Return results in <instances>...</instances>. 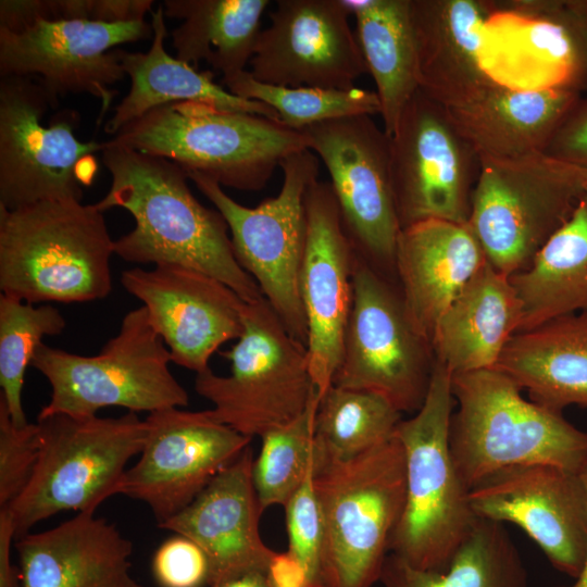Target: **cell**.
<instances>
[{"label": "cell", "instance_id": "cell-1", "mask_svg": "<svg viewBox=\"0 0 587 587\" xmlns=\"http://www.w3.org/2000/svg\"><path fill=\"white\" fill-rule=\"evenodd\" d=\"M102 162L112 182L96 203L102 211L122 208L134 228L114 240V253L132 263L174 264L223 282L243 301L263 297L234 253L228 226L217 210L191 192L178 164L105 141Z\"/></svg>", "mask_w": 587, "mask_h": 587}, {"label": "cell", "instance_id": "cell-2", "mask_svg": "<svg viewBox=\"0 0 587 587\" xmlns=\"http://www.w3.org/2000/svg\"><path fill=\"white\" fill-rule=\"evenodd\" d=\"M457 410L449 425V450L471 490L492 473L527 464H551L579 473L587 464V432L562 412L521 395L497 369L451 375Z\"/></svg>", "mask_w": 587, "mask_h": 587}, {"label": "cell", "instance_id": "cell-3", "mask_svg": "<svg viewBox=\"0 0 587 587\" xmlns=\"http://www.w3.org/2000/svg\"><path fill=\"white\" fill-rule=\"evenodd\" d=\"M114 240L103 212L76 200L0 208L1 294L32 304L103 299Z\"/></svg>", "mask_w": 587, "mask_h": 587}, {"label": "cell", "instance_id": "cell-4", "mask_svg": "<svg viewBox=\"0 0 587 587\" xmlns=\"http://www.w3.org/2000/svg\"><path fill=\"white\" fill-rule=\"evenodd\" d=\"M109 141L245 191L263 189L285 159L309 150L305 134L279 121L198 102L153 108Z\"/></svg>", "mask_w": 587, "mask_h": 587}, {"label": "cell", "instance_id": "cell-5", "mask_svg": "<svg viewBox=\"0 0 587 587\" xmlns=\"http://www.w3.org/2000/svg\"><path fill=\"white\" fill-rule=\"evenodd\" d=\"M454 408L451 373L434 360L423 405L394 433L404 452L405 502L389 553L421 570H446L478 520L449 450Z\"/></svg>", "mask_w": 587, "mask_h": 587}, {"label": "cell", "instance_id": "cell-6", "mask_svg": "<svg viewBox=\"0 0 587 587\" xmlns=\"http://www.w3.org/2000/svg\"><path fill=\"white\" fill-rule=\"evenodd\" d=\"M323 520V587H373L405 502V462L392 436L364 453L314 469Z\"/></svg>", "mask_w": 587, "mask_h": 587}, {"label": "cell", "instance_id": "cell-7", "mask_svg": "<svg viewBox=\"0 0 587 587\" xmlns=\"http://www.w3.org/2000/svg\"><path fill=\"white\" fill-rule=\"evenodd\" d=\"M39 454L29 482L8 508L15 539L63 511L95 512L114 495L132 458L140 454L146 423L135 412L118 417L37 419ZM4 508V507H3Z\"/></svg>", "mask_w": 587, "mask_h": 587}, {"label": "cell", "instance_id": "cell-8", "mask_svg": "<svg viewBox=\"0 0 587 587\" xmlns=\"http://www.w3.org/2000/svg\"><path fill=\"white\" fill-rule=\"evenodd\" d=\"M171 353L141 305L125 314L101 351L79 355L41 344L32 366L49 382L50 401L37 419L53 414L91 417L103 408L149 413L186 407L189 396L171 373Z\"/></svg>", "mask_w": 587, "mask_h": 587}, {"label": "cell", "instance_id": "cell-9", "mask_svg": "<svg viewBox=\"0 0 587 587\" xmlns=\"http://www.w3.org/2000/svg\"><path fill=\"white\" fill-rule=\"evenodd\" d=\"M467 224L503 275L526 270L587 193V170L537 153L480 158Z\"/></svg>", "mask_w": 587, "mask_h": 587}, {"label": "cell", "instance_id": "cell-10", "mask_svg": "<svg viewBox=\"0 0 587 587\" xmlns=\"http://www.w3.org/2000/svg\"><path fill=\"white\" fill-rule=\"evenodd\" d=\"M242 332L222 352L230 374L209 367L196 374L195 390L214 408L211 415L252 438L297 419L319 396L313 384L307 346L288 332L268 301L245 302Z\"/></svg>", "mask_w": 587, "mask_h": 587}, {"label": "cell", "instance_id": "cell-11", "mask_svg": "<svg viewBox=\"0 0 587 587\" xmlns=\"http://www.w3.org/2000/svg\"><path fill=\"white\" fill-rule=\"evenodd\" d=\"M39 78L2 76L0 80V208L15 210L41 201H82L83 187L97 172L93 154L105 141H80L79 116L63 110L45 125L49 108L57 109Z\"/></svg>", "mask_w": 587, "mask_h": 587}, {"label": "cell", "instance_id": "cell-12", "mask_svg": "<svg viewBox=\"0 0 587 587\" xmlns=\"http://www.w3.org/2000/svg\"><path fill=\"white\" fill-rule=\"evenodd\" d=\"M280 168L284 179L278 195L255 208L235 201L212 178L187 174L225 220L240 266L255 280L291 336L307 346L299 280L307 241L304 199L317 179L319 160L311 150H303L285 159Z\"/></svg>", "mask_w": 587, "mask_h": 587}, {"label": "cell", "instance_id": "cell-13", "mask_svg": "<svg viewBox=\"0 0 587 587\" xmlns=\"http://www.w3.org/2000/svg\"><path fill=\"white\" fill-rule=\"evenodd\" d=\"M370 265L354 253L352 305L332 384L374 392L399 412L415 413L428 391L434 357L408 321L401 296Z\"/></svg>", "mask_w": 587, "mask_h": 587}, {"label": "cell", "instance_id": "cell-14", "mask_svg": "<svg viewBox=\"0 0 587 587\" xmlns=\"http://www.w3.org/2000/svg\"><path fill=\"white\" fill-rule=\"evenodd\" d=\"M479 63L496 85L519 91L587 90V0L495 1Z\"/></svg>", "mask_w": 587, "mask_h": 587}, {"label": "cell", "instance_id": "cell-15", "mask_svg": "<svg viewBox=\"0 0 587 587\" xmlns=\"http://www.w3.org/2000/svg\"><path fill=\"white\" fill-rule=\"evenodd\" d=\"M389 170L401 228L429 218L467 223L479 157L448 109L421 89L389 136Z\"/></svg>", "mask_w": 587, "mask_h": 587}, {"label": "cell", "instance_id": "cell-16", "mask_svg": "<svg viewBox=\"0 0 587 587\" xmlns=\"http://www.w3.org/2000/svg\"><path fill=\"white\" fill-rule=\"evenodd\" d=\"M330 176L342 225L370 264L395 266L401 226L389 170V136L372 115L326 121L302 129Z\"/></svg>", "mask_w": 587, "mask_h": 587}, {"label": "cell", "instance_id": "cell-17", "mask_svg": "<svg viewBox=\"0 0 587 587\" xmlns=\"http://www.w3.org/2000/svg\"><path fill=\"white\" fill-rule=\"evenodd\" d=\"M152 34L146 21L37 20L15 32L0 28V74L39 78L58 104L59 97L68 93L99 99V124L116 95L111 86L125 76L116 47Z\"/></svg>", "mask_w": 587, "mask_h": 587}, {"label": "cell", "instance_id": "cell-18", "mask_svg": "<svg viewBox=\"0 0 587 587\" xmlns=\"http://www.w3.org/2000/svg\"><path fill=\"white\" fill-rule=\"evenodd\" d=\"M145 423L140 458L127 469L121 495L145 502L158 524L188 507L251 441L210 410L168 408L149 413Z\"/></svg>", "mask_w": 587, "mask_h": 587}, {"label": "cell", "instance_id": "cell-19", "mask_svg": "<svg viewBox=\"0 0 587 587\" xmlns=\"http://www.w3.org/2000/svg\"><path fill=\"white\" fill-rule=\"evenodd\" d=\"M344 0H277L250 74L282 87L351 89L369 70Z\"/></svg>", "mask_w": 587, "mask_h": 587}, {"label": "cell", "instance_id": "cell-20", "mask_svg": "<svg viewBox=\"0 0 587 587\" xmlns=\"http://www.w3.org/2000/svg\"><path fill=\"white\" fill-rule=\"evenodd\" d=\"M478 519L519 526L559 572L576 578L587 553V489L580 473L551 464L502 469L469 492Z\"/></svg>", "mask_w": 587, "mask_h": 587}, {"label": "cell", "instance_id": "cell-21", "mask_svg": "<svg viewBox=\"0 0 587 587\" xmlns=\"http://www.w3.org/2000/svg\"><path fill=\"white\" fill-rule=\"evenodd\" d=\"M121 284L147 309L172 362L196 372L242 332L243 301L232 288L200 271L160 264L123 271Z\"/></svg>", "mask_w": 587, "mask_h": 587}, {"label": "cell", "instance_id": "cell-22", "mask_svg": "<svg viewBox=\"0 0 587 587\" xmlns=\"http://www.w3.org/2000/svg\"><path fill=\"white\" fill-rule=\"evenodd\" d=\"M307 241L300 272L311 377L321 396L333 383L352 305L354 249L329 183L315 179L305 193Z\"/></svg>", "mask_w": 587, "mask_h": 587}, {"label": "cell", "instance_id": "cell-23", "mask_svg": "<svg viewBox=\"0 0 587 587\" xmlns=\"http://www.w3.org/2000/svg\"><path fill=\"white\" fill-rule=\"evenodd\" d=\"M248 446L183 511L158 524L193 540L210 565L209 585L248 571H270L276 551L262 540L263 513L252 479Z\"/></svg>", "mask_w": 587, "mask_h": 587}, {"label": "cell", "instance_id": "cell-24", "mask_svg": "<svg viewBox=\"0 0 587 587\" xmlns=\"http://www.w3.org/2000/svg\"><path fill=\"white\" fill-rule=\"evenodd\" d=\"M486 261L467 223L429 218L401 228L395 255L401 300L428 346L441 315Z\"/></svg>", "mask_w": 587, "mask_h": 587}, {"label": "cell", "instance_id": "cell-25", "mask_svg": "<svg viewBox=\"0 0 587 587\" xmlns=\"http://www.w3.org/2000/svg\"><path fill=\"white\" fill-rule=\"evenodd\" d=\"M419 89L446 108L470 103L495 85L479 45L494 0H409Z\"/></svg>", "mask_w": 587, "mask_h": 587}, {"label": "cell", "instance_id": "cell-26", "mask_svg": "<svg viewBox=\"0 0 587 587\" xmlns=\"http://www.w3.org/2000/svg\"><path fill=\"white\" fill-rule=\"evenodd\" d=\"M23 587H142L130 574L132 541L95 512L15 539Z\"/></svg>", "mask_w": 587, "mask_h": 587}, {"label": "cell", "instance_id": "cell-27", "mask_svg": "<svg viewBox=\"0 0 587 587\" xmlns=\"http://www.w3.org/2000/svg\"><path fill=\"white\" fill-rule=\"evenodd\" d=\"M521 320L510 277L486 261L439 319L429 344L434 360L451 375L494 369Z\"/></svg>", "mask_w": 587, "mask_h": 587}, {"label": "cell", "instance_id": "cell-28", "mask_svg": "<svg viewBox=\"0 0 587 587\" xmlns=\"http://www.w3.org/2000/svg\"><path fill=\"white\" fill-rule=\"evenodd\" d=\"M582 95L519 91L498 85L448 112L480 158L515 159L544 153Z\"/></svg>", "mask_w": 587, "mask_h": 587}, {"label": "cell", "instance_id": "cell-29", "mask_svg": "<svg viewBox=\"0 0 587 587\" xmlns=\"http://www.w3.org/2000/svg\"><path fill=\"white\" fill-rule=\"evenodd\" d=\"M150 14L153 32L150 49L147 52L118 49L121 65L130 78V89L114 108L112 117L104 125L105 133L114 136L124 125L153 108L175 102H198L223 111L246 112L279 121L277 113L264 103L233 95L213 80L211 72H198L167 54L163 5L159 4Z\"/></svg>", "mask_w": 587, "mask_h": 587}, {"label": "cell", "instance_id": "cell-30", "mask_svg": "<svg viewBox=\"0 0 587 587\" xmlns=\"http://www.w3.org/2000/svg\"><path fill=\"white\" fill-rule=\"evenodd\" d=\"M494 369L540 405L587 407V310L514 334Z\"/></svg>", "mask_w": 587, "mask_h": 587}, {"label": "cell", "instance_id": "cell-31", "mask_svg": "<svg viewBox=\"0 0 587 587\" xmlns=\"http://www.w3.org/2000/svg\"><path fill=\"white\" fill-rule=\"evenodd\" d=\"M268 0H165V17L182 20L172 32L176 59L196 68L207 62L223 78L246 71Z\"/></svg>", "mask_w": 587, "mask_h": 587}, {"label": "cell", "instance_id": "cell-32", "mask_svg": "<svg viewBox=\"0 0 587 587\" xmlns=\"http://www.w3.org/2000/svg\"><path fill=\"white\" fill-rule=\"evenodd\" d=\"M510 280L522 304L519 332L587 310V196L530 265Z\"/></svg>", "mask_w": 587, "mask_h": 587}, {"label": "cell", "instance_id": "cell-33", "mask_svg": "<svg viewBox=\"0 0 587 587\" xmlns=\"http://www.w3.org/2000/svg\"><path fill=\"white\" fill-rule=\"evenodd\" d=\"M355 20V35L380 103L383 128L390 136L419 89L409 0H344Z\"/></svg>", "mask_w": 587, "mask_h": 587}, {"label": "cell", "instance_id": "cell-34", "mask_svg": "<svg viewBox=\"0 0 587 587\" xmlns=\"http://www.w3.org/2000/svg\"><path fill=\"white\" fill-rule=\"evenodd\" d=\"M378 584L379 587H527V571L503 524L478 519L446 570L416 569L389 553Z\"/></svg>", "mask_w": 587, "mask_h": 587}, {"label": "cell", "instance_id": "cell-35", "mask_svg": "<svg viewBox=\"0 0 587 587\" xmlns=\"http://www.w3.org/2000/svg\"><path fill=\"white\" fill-rule=\"evenodd\" d=\"M402 420L374 392L330 385L319 396L315 419V466L358 457L390 439Z\"/></svg>", "mask_w": 587, "mask_h": 587}, {"label": "cell", "instance_id": "cell-36", "mask_svg": "<svg viewBox=\"0 0 587 587\" xmlns=\"http://www.w3.org/2000/svg\"><path fill=\"white\" fill-rule=\"evenodd\" d=\"M222 84L237 97L270 107L284 125L296 130L347 116L380 114L376 92L358 87L325 89L274 86L257 80L248 70L223 78Z\"/></svg>", "mask_w": 587, "mask_h": 587}, {"label": "cell", "instance_id": "cell-37", "mask_svg": "<svg viewBox=\"0 0 587 587\" xmlns=\"http://www.w3.org/2000/svg\"><path fill=\"white\" fill-rule=\"evenodd\" d=\"M65 326L53 305H34L0 294V398L18 427L28 424L22 401L26 369L42 338L60 335Z\"/></svg>", "mask_w": 587, "mask_h": 587}, {"label": "cell", "instance_id": "cell-38", "mask_svg": "<svg viewBox=\"0 0 587 587\" xmlns=\"http://www.w3.org/2000/svg\"><path fill=\"white\" fill-rule=\"evenodd\" d=\"M319 396L290 423L273 428L260 438L261 450L252 465L254 489L264 511L288 502L314 472V419Z\"/></svg>", "mask_w": 587, "mask_h": 587}, {"label": "cell", "instance_id": "cell-39", "mask_svg": "<svg viewBox=\"0 0 587 587\" xmlns=\"http://www.w3.org/2000/svg\"><path fill=\"white\" fill-rule=\"evenodd\" d=\"M152 0H1L0 28L15 32L37 20L127 23L145 21Z\"/></svg>", "mask_w": 587, "mask_h": 587}, {"label": "cell", "instance_id": "cell-40", "mask_svg": "<svg viewBox=\"0 0 587 587\" xmlns=\"http://www.w3.org/2000/svg\"><path fill=\"white\" fill-rule=\"evenodd\" d=\"M311 473L285 504L287 552L304 572L308 587H323V520Z\"/></svg>", "mask_w": 587, "mask_h": 587}, {"label": "cell", "instance_id": "cell-41", "mask_svg": "<svg viewBox=\"0 0 587 587\" xmlns=\"http://www.w3.org/2000/svg\"><path fill=\"white\" fill-rule=\"evenodd\" d=\"M38 424L16 426L0 398V505H9L29 482L39 454Z\"/></svg>", "mask_w": 587, "mask_h": 587}, {"label": "cell", "instance_id": "cell-42", "mask_svg": "<svg viewBox=\"0 0 587 587\" xmlns=\"http://www.w3.org/2000/svg\"><path fill=\"white\" fill-rule=\"evenodd\" d=\"M151 570L160 587L209 585L210 565L204 551L191 539L176 534L155 550Z\"/></svg>", "mask_w": 587, "mask_h": 587}, {"label": "cell", "instance_id": "cell-43", "mask_svg": "<svg viewBox=\"0 0 587 587\" xmlns=\"http://www.w3.org/2000/svg\"><path fill=\"white\" fill-rule=\"evenodd\" d=\"M545 153L587 170V98L578 100Z\"/></svg>", "mask_w": 587, "mask_h": 587}, {"label": "cell", "instance_id": "cell-44", "mask_svg": "<svg viewBox=\"0 0 587 587\" xmlns=\"http://www.w3.org/2000/svg\"><path fill=\"white\" fill-rule=\"evenodd\" d=\"M15 526L8 508L0 509V587H23L21 572L11 560Z\"/></svg>", "mask_w": 587, "mask_h": 587}, {"label": "cell", "instance_id": "cell-45", "mask_svg": "<svg viewBox=\"0 0 587 587\" xmlns=\"http://www.w3.org/2000/svg\"><path fill=\"white\" fill-rule=\"evenodd\" d=\"M209 587H272V584L268 572L255 570L227 577Z\"/></svg>", "mask_w": 587, "mask_h": 587}, {"label": "cell", "instance_id": "cell-46", "mask_svg": "<svg viewBox=\"0 0 587 587\" xmlns=\"http://www.w3.org/2000/svg\"><path fill=\"white\" fill-rule=\"evenodd\" d=\"M579 473L587 489V464L584 466V469ZM574 579L575 582L573 584L567 585V586H559V587H587V553H586L583 569L579 575Z\"/></svg>", "mask_w": 587, "mask_h": 587}, {"label": "cell", "instance_id": "cell-47", "mask_svg": "<svg viewBox=\"0 0 587 587\" xmlns=\"http://www.w3.org/2000/svg\"><path fill=\"white\" fill-rule=\"evenodd\" d=\"M270 579H271V578H270ZM271 584H272V587H284V586L276 585V584H274V583H272V582H271Z\"/></svg>", "mask_w": 587, "mask_h": 587}, {"label": "cell", "instance_id": "cell-48", "mask_svg": "<svg viewBox=\"0 0 587 587\" xmlns=\"http://www.w3.org/2000/svg\"><path fill=\"white\" fill-rule=\"evenodd\" d=\"M586 196H587V193H586Z\"/></svg>", "mask_w": 587, "mask_h": 587}]
</instances>
